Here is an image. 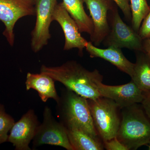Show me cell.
Segmentation results:
<instances>
[{"label":"cell","instance_id":"obj_1","mask_svg":"<svg viewBox=\"0 0 150 150\" xmlns=\"http://www.w3.org/2000/svg\"><path fill=\"white\" fill-rule=\"evenodd\" d=\"M40 73L48 75L65 87L87 99H95L101 96L97 84L102 81L103 76L99 71H89L75 61H69L57 67L43 65Z\"/></svg>","mask_w":150,"mask_h":150},{"label":"cell","instance_id":"obj_5","mask_svg":"<svg viewBox=\"0 0 150 150\" xmlns=\"http://www.w3.org/2000/svg\"><path fill=\"white\" fill-rule=\"evenodd\" d=\"M116 4L108 11L109 31L102 43L105 47L126 48L143 51V39L139 33L123 22Z\"/></svg>","mask_w":150,"mask_h":150},{"label":"cell","instance_id":"obj_9","mask_svg":"<svg viewBox=\"0 0 150 150\" xmlns=\"http://www.w3.org/2000/svg\"><path fill=\"white\" fill-rule=\"evenodd\" d=\"M93 23V31L91 41L99 46L108 34L109 25L108 11L115 4L113 0H83Z\"/></svg>","mask_w":150,"mask_h":150},{"label":"cell","instance_id":"obj_23","mask_svg":"<svg viewBox=\"0 0 150 150\" xmlns=\"http://www.w3.org/2000/svg\"><path fill=\"white\" fill-rule=\"evenodd\" d=\"M144 94L145 96L142 103V106L150 120V93Z\"/></svg>","mask_w":150,"mask_h":150},{"label":"cell","instance_id":"obj_11","mask_svg":"<svg viewBox=\"0 0 150 150\" xmlns=\"http://www.w3.org/2000/svg\"><path fill=\"white\" fill-rule=\"evenodd\" d=\"M53 21H57L64 34L65 42L64 50L78 48L80 56L83 55V50L88 41L81 36L75 21L66 10L62 2L58 3L53 14Z\"/></svg>","mask_w":150,"mask_h":150},{"label":"cell","instance_id":"obj_18","mask_svg":"<svg viewBox=\"0 0 150 150\" xmlns=\"http://www.w3.org/2000/svg\"><path fill=\"white\" fill-rule=\"evenodd\" d=\"M132 18L131 25L133 29L139 33L142 22L150 11L146 0H130Z\"/></svg>","mask_w":150,"mask_h":150},{"label":"cell","instance_id":"obj_16","mask_svg":"<svg viewBox=\"0 0 150 150\" xmlns=\"http://www.w3.org/2000/svg\"><path fill=\"white\" fill-rule=\"evenodd\" d=\"M136 62L131 80L144 93H150V59L143 51H136Z\"/></svg>","mask_w":150,"mask_h":150},{"label":"cell","instance_id":"obj_24","mask_svg":"<svg viewBox=\"0 0 150 150\" xmlns=\"http://www.w3.org/2000/svg\"><path fill=\"white\" fill-rule=\"evenodd\" d=\"M143 52L150 59V38L143 40Z\"/></svg>","mask_w":150,"mask_h":150},{"label":"cell","instance_id":"obj_7","mask_svg":"<svg viewBox=\"0 0 150 150\" xmlns=\"http://www.w3.org/2000/svg\"><path fill=\"white\" fill-rule=\"evenodd\" d=\"M35 15L34 0H0V21L5 26L3 35L11 46L14 43V28L19 19Z\"/></svg>","mask_w":150,"mask_h":150},{"label":"cell","instance_id":"obj_4","mask_svg":"<svg viewBox=\"0 0 150 150\" xmlns=\"http://www.w3.org/2000/svg\"><path fill=\"white\" fill-rule=\"evenodd\" d=\"M87 100L94 125L103 142L116 137L121 123V108L112 99L103 96Z\"/></svg>","mask_w":150,"mask_h":150},{"label":"cell","instance_id":"obj_12","mask_svg":"<svg viewBox=\"0 0 150 150\" xmlns=\"http://www.w3.org/2000/svg\"><path fill=\"white\" fill-rule=\"evenodd\" d=\"M101 96L112 99L121 109L137 103H142L145 94L132 80L118 86L106 85L99 81L97 84Z\"/></svg>","mask_w":150,"mask_h":150},{"label":"cell","instance_id":"obj_15","mask_svg":"<svg viewBox=\"0 0 150 150\" xmlns=\"http://www.w3.org/2000/svg\"><path fill=\"white\" fill-rule=\"evenodd\" d=\"M83 0H63V5L75 21L81 33H86L91 36L93 31V23L91 16L86 13Z\"/></svg>","mask_w":150,"mask_h":150},{"label":"cell","instance_id":"obj_22","mask_svg":"<svg viewBox=\"0 0 150 150\" xmlns=\"http://www.w3.org/2000/svg\"><path fill=\"white\" fill-rule=\"evenodd\" d=\"M104 148L107 150H128L116 137L103 142Z\"/></svg>","mask_w":150,"mask_h":150},{"label":"cell","instance_id":"obj_14","mask_svg":"<svg viewBox=\"0 0 150 150\" xmlns=\"http://www.w3.org/2000/svg\"><path fill=\"white\" fill-rule=\"evenodd\" d=\"M55 81L46 74L28 72L25 82L26 90L29 91L32 89L36 91L43 102H46L49 98L54 99L56 102L59 100V96L55 88Z\"/></svg>","mask_w":150,"mask_h":150},{"label":"cell","instance_id":"obj_17","mask_svg":"<svg viewBox=\"0 0 150 150\" xmlns=\"http://www.w3.org/2000/svg\"><path fill=\"white\" fill-rule=\"evenodd\" d=\"M74 150H102L104 147L100 137H95L77 129H66Z\"/></svg>","mask_w":150,"mask_h":150},{"label":"cell","instance_id":"obj_8","mask_svg":"<svg viewBox=\"0 0 150 150\" xmlns=\"http://www.w3.org/2000/svg\"><path fill=\"white\" fill-rule=\"evenodd\" d=\"M36 22L31 32V48L38 53L48 44L51 38L50 27L57 0H35Z\"/></svg>","mask_w":150,"mask_h":150},{"label":"cell","instance_id":"obj_25","mask_svg":"<svg viewBox=\"0 0 150 150\" xmlns=\"http://www.w3.org/2000/svg\"><path fill=\"white\" fill-rule=\"evenodd\" d=\"M148 147H149V149L150 150V143L148 144Z\"/></svg>","mask_w":150,"mask_h":150},{"label":"cell","instance_id":"obj_26","mask_svg":"<svg viewBox=\"0 0 150 150\" xmlns=\"http://www.w3.org/2000/svg\"><path fill=\"white\" fill-rule=\"evenodd\" d=\"M149 143H150V142H149Z\"/></svg>","mask_w":150,"mask_h":150},{"label":"cell","instance_id":"obj_3","mask_svg":"<svg viewBox=\"0 0 150 150\" xmlns=\"http://www.w3.org/2000/svg\"><path fill=\"white\" fill-rule=\"evenodd\" d=\"M134 104L121 109L116 137L128 149L137 150L150 142V120L142 106Z\"/></svg>","mask_w":150,"mask_h":150},{"label":"cell","instance_id":"obj_13","mask_svg":"<svg viewBox=\"0 0 150 150\" xmlns=\"http://www.w3.org/2000/svg\"><path fill=\"white\" fill-rule=\"evenodd\" d=\"M85 48L91 58L104 59L131 77L133 76L134 64L127 59L121 48L110 46L105 49H101L94 46L91 41H88Z\"/></svg>","mask_w":150,"mask_h":150},{"label":"cell","instance_id":"obj_19","mask_svg":"<svg viewBox=\"0 0 150 150\" xmlns=\"http://www.w3.org/2000/svg\"><path fill=\"white\" fill-rule=\"evenodd\" d=\"M15 123L14 118L6 112L4 105L0 104V145L7 142L9 131Z\"/></svg>","mask_w":150,"mask_h":150},{"label":"cell","instance_id":"obj_20","mask_svg":"<svg viewBox=\"0 0 150 150\" xmlns=\"http://www.w3.org/2000/svg\"><path fill=\"white\" fill-rule=\"evenodd\" d=\"M139 34L143 40L150 38V6L149 11L142 22Z\"/></svg>","mask_w":150,"mask_h":150},{"label":"cell","instance_id":"obj_21","mask_svg":"<svg viewBox=\"0 0 150 150\" xmlns=\"http://www.w3.org/2000/svg\"><path fill=\"white\" fill-rule=\"evenodd\" d=\"M118 7L121 9L127 20L131 21L132 14L130 5V0H113Z\"/></svg>","mask_w":150,"mask_h":150},{"label":"cell","instance_id":"obj_10","mask_svg":"<svg viewBox=\"0 0 150 150\" xmlns=\"http://www.w3.org/2000/svg\"><path fill=\"white\" fill-rule=\"evenodd\" d=\"M40 124L34 110L29 109L14 124L7 142L11 143L16 150H31L30 144L34 139Z\"/></svg>","mask_w":150,"mask_h":150},{"label":"cell","instance_id":"obj_6","mask_svg":"<svg viewBox=\"0 0 150 150\" xmlns=\"http://www.w3.org/2000/svg\"><path fill=\"white\" fill-rule=\"evenodd\" d=\"M33 148L43 145L59 146L67 150H74L64 126L55 119L50 108L45 106L42 123H40L32 141Z\"/></svg>","mask_w":150,"mask_h":150},{"label":"cell","instance_id":"obj_2","mask_svg":"<svg viewBox=\"0 0 150 150\" xmlns=\"http://www.w3.org/2000/svg\"><path fill=\"white\" fill-rule=\"evenodd\" d=\"M56 109L59 122L66 129H77L92 137H100L86 98L67 88H61Z\"/></svg>","mask_w":150,"mask_h":150},{"label":"cell","instance_id":"obj_27","mask_svg":"<svg viewBox=\"0 0 150 150\" xmlns=\"http://www.w3.org/2000/svg\"><path fill=\"white\" fill-rule=\"evenodd\" d=\"M34 1H35V0H34Z\"/></svg>","mask_w":150,"mask_h":150}]
</instances>
